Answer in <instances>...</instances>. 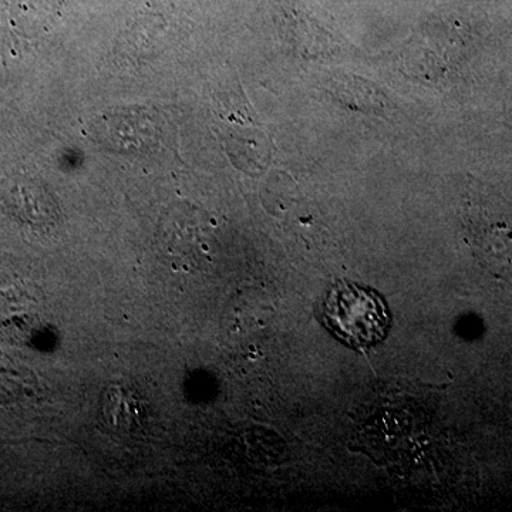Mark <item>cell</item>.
Masks as SVG:
<instances>
[{
	"instance_id": "cell-2",
	"label": "cell",
	"mask_w": 512,
	"mask_h": 512,
	"mask_svg": "<svg viewBox=\"0 0 512 512\" xmlns=\"http://www.w3.org/2000/svg\"><path fill=\"white\" fill-rule=\"evenodd\" d=\"M158 244L165 256L181 268H192L204 252L205 224L192 208H173L161 220Z\"/></svg>"
},
{
	"instance_id": "cell-3",
	"label": "cell",
	"mask_w": 512,
	"mask_h": 512,
	"mask_svg": "<svg viewBox=\"0 0 512 512\" xmlns=\"http://www.w3.org/2000/svg\"><path fill=\"white\" fill-rule=\"evenodd\" d=\"M323 87L342 106L362 113L384 114L389 106L386 93L377 84L362 77L335 74L328 77Z\"/></svg>"
},
{
	"instance_id": "cell-1",
	"label": "cell",
	"mask_w": 512,
	"mask_h": 512,
	"mask_svg": "<svg viewBox=\"0 0 512 512\" xmlns=\"http://www.w3.org/2000/svg\"><path fill=\"white\" fill-rule=\"evenodd\" d=\"M320 319L333 336L355 349L377 345L390 328L389 309L379 293L349 281L329 289Z\"/></svg>"
}]
</instances>
